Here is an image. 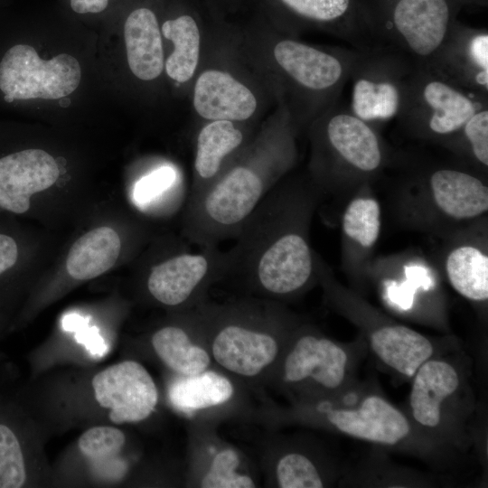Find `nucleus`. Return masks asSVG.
<instances>
[{"label": "nucleus", "instance_id": "f257e3e1", "mask_svg": "<svg viewBox=\"0 0 488 488\" xmlns=\"http://www.w3.org/2000/svg\"><path fill=\"white\" fill-rule=\"evenodd\" d=\"M204 191L189 198L184 234L198 247L236 239L266 194L293 166L300 129L282 105Z\"/></svg>", "mask_w": 488, "mask_h": 488}, {"label": "nucleus", "instance_id": "f03ea898", "mask_svg": "<svg viewBox=\"0 0 488 488\" xmlns=\"http://www.w3.org/2000/svg\"><path fill=\"white\" fill-rule=\"evenodd\" d=\"M307 199L280 181L249 215L228 250L224 279L267 300L294 295L310 280L314 259L304 222Z\"/></svg>", "mask_w": 488, "mask_h": 488}, {"label": "nucleus", "instance_id": "7ed1b4c3", "mask_svg": "<svg viewBox=\"0 0 488 488\" xmlns=\"http://www.w3.org/2000/svg\"><path fill=\"white\" fill-rule=\"evenodd\" d=\"M233 43L299 128L338 102L358 56L357 49L309 44L279 29L250 32Z\"/></svg>", "mask_w": 488, "mask_h": 488}, {"label": "nucleus", "instance_id": "20e7f679", "mask_svg": "<svg viewBox=\"0 0 488 488\" xmlns=\"http://www.w3.org/2000/svg\"><path fill=\"white\" fill-rule=\"evenodd\" d=\"M213 360L242 379L266 374L280 353V317L267 300L194 307Z\"/></svg>", "mask_w": 488, "mask_h": 488}, {"label": "nucleus", "instance_id": "39448f33", "mask_svg": "<svg viewBox=\"0 0 488 488\" xmlns=\"http://www.w3.org/2000/svg\"><path fill=\"white\" fill-rule=\"evenodd\" d=\"M458 0H371L363 3L374 45L429 67L455 23Z\"/></svg>", "mask_w": 488, "mask_h": 488}, {"label": "nucleus", "instance_id": "423d86ee", "mask_svg": "<svg viewBox=\"0 0 488 488\" xmlns=\"http://www.w3.org/2000/svg\"><path fill=\"white\" fill-rule=\"evenodd\" d=\"M204 53L192 83V105L199 118L251 125L262 111L270 91L250 70L233 42Z\"/></svg>", "mask_w": 488, "mask_h": 488}, {"label": "nucleus", "instance_id": "0eeeda50", "mask_svg": "<svg viewBox=\"0 0 488 488\" xmlns=\"http://www.w3.org/2000/svg\"><path fill=\"white\" fill-rule=\"evenodd\" d=\"M487 99L429 67L417 66L397 117L420 136L448 139L475 112L487 107Z\"/></svg>", "mask_w": 488, "mask_h": 488}, {"label": "nucleus", "instance_id": "6e6552de", "mask_svg": "<svg viewBox=\"0 0 488 488\" xmlns=\"http://www.w3.org/2000/svg\"><path fill=\"white\" fill-rule=\"evenodd\" d=\"M315 175L367 174L383 163V149L371 125L337 102L309 124Z\"/></svg>", "mask_w": 488, "mask_h": 488}, {"label": "nucleus", "instance_id": "1a4fd4ad", "mask_svg": "<svg viewBox=\"0 0 488 488\" xmlns=\"http://www.w3.org/2000/svg\"><path fill=\"white\" fill-rule=\"evenodd\" d=\"M417 66L403 53L385 46L358 50L348 80L352 84L350 110L370 124L397 117Z\"/></svg>", "mask_w": 488, "mask_h": 488}, {"label": "nucleus", "instance_id": "9d476101", "mask_svg": "<svg viewBox=\"0 0 488 488\" xmlns=\"http://www.w3.org/2000/svg\"><path fill=\"white\" fill-rule=\"evenodd\" d=\"M81 78L79 61L68 53L44 61L35 49L17 44L0 61V89L5 101L58 99L72 93Z\"/></svg>", "mask_w": 488, "mask_h": 488}, {"label": "nucleus", "instance_id": "9b49d317", "mask_svg": "<svg viewBox=\"0 0 488 488\" xmlns=\"http://www.w3.org/2000/svg\"><path fill=\"white\" fill-rule=\"evenodd\" d=\"M198 251H182L152 267L146 286L160 304L192 308L202 303L206 291L224 280L228 270V252L218 246L199 247Z\"/></svg>", "mask_w": 488, "mask_h": 488}, {"label": "nucleus", "instance_id": "f8f14e48", "mask_svg": "<svg viewBox=\"0 0 488 488\" xmlns=\"http://www.w3.org/2000/svg\"><path fill=\"white\" fill-rule=\"evenodd\" d=\"M284 21L279 30L290 35L305 28L331 33L354 49L374 45L363 3L361 0H277Z\"/></svg>", "mask_w": 488, "mask_h": 488}, {"label": "nucleus", "instance_id": "ddd939ff", "mask_svg": "<svg viewBox=\"0 0 488 488\" xmlns=\"http://www.w3.org/2000/svg\"><path fill=\"white\" fill-rule=\"evenodd\" d=\"M97 402L109 410L115 424L136 423L149 418L158 402L157 387L147 370L124 361L96 374L91 381Z\"/></svg>", "mask_w": 488, "mask_h": 488}, {"label": "nucleus", "instance_id": "4468645a", "mask_svg": "<svg viewBox=\"0 0 488 488\" xmlns=\"http://www.w3.org/2000/svg\"><path fill=\"white\" fill-rule=\"evenodd\" d=\"M347 363L348 355L340 345L328 338L305 333L285 356L282 378L291 385L310 383L333 390L344 381Z\"/></svg>", "mask_w": 488, "mask_h": 488}, {"label": "nucleus", "instance_id": "2eb2a0df", "mask_svg": "<svg viewBox=\"0 0 488 488\" xmlns=\"http://www.w3.org/2000/svg\"><path fill=\"white\" fill-rule=\"evenodd\" d=\"M457 85L488 98V33L455 22L451 33L429 66Z\"/></svg>", "mask_w": 488, "mask_h": 488}, {"label": "nucleus", "instance_id": "dca6fc26", "mask_svg": "<svg viewBox=\"0 0 488 488\" xmlns=\"http://www.w3.org/2000/svg\"><path fill=\"white\" fill-rule=\"evenodd\" d=\"M252 126L230 120L202 122L194 142L190 197L210 186L253 136Z\"/></svg>", "mask_w": 488, "mask_h": 488}, {"label": "nucleus", "instance_id": "f3484780", "mask_svg": "<svg viewBox=\"0 0 488 488\" xmlns=\"http://www.w3.org/2000/svg\"><path fill=\"white\" fill-rule=\"evenodd\" d=\"M60 174L54 158L42 149L31 148L0 158V207L22 214L30 198L55 183Z\"/></svg>", "mask_w": 488, "mask_h": 488}, {"label": "nucleus", "instance_id": "a211bd4d", "mask_svg": "<svg viewBox=\"0 0 488 488\" xmlns=\"http://www.w3.org/2000/svg\"><path fill=\"white\" fill-rule=\"evenodd\" d=\"M328 421L350 436L393 446L410 432L403 413L385 399L370 395L354 408H336L327 413Z\"/></svg>", "mask_w": 488, "mask_h": 488}, {"label": "nucleus", "instance_id": "6ab92c4d", "mask_svg": "<svg viewBox=\"0 0 488 488\" xmlns=\"http://www.w3.org/2000/svg\"><path fill=\"white\" fill-rule=\"evenodd\" d=\"M203 327L194 308L183 324L165 325L155 331L151 343L159 359L177 376H191L210 368L211 357L204 343Z\"/></svg>", "mask_w": 488, "mask_h": 488}, {"label": "nucleus", "instance_id": "aec40b11", "mask_svg": "<svg viewBox=\"0 0 488 488\" xmlns=\"http://www.w3.org/2000/svg\"><path fill=\"white\" fill-rule=\"evenodd\" d=\"M128 67L135 77L152 81L164 70L163 35L156 13L149 6L134 7L124 23Z\"/></svg>", "mask_w": 488, "mask_h": 488}, {"label": "nucleus", "instance_id": "412c9836", "mask_svg": "<svg viewBox=\"0 0 488 488\" xmlns=\"http://www.w3.org/2000/svg\"><path fill=\"white\" fill-rule=\"evenodd\" d=\"M437 208L456 220L475 218L488 210V188L476 176L456 169L441 168L429 177Z\"/></svg>", "mask_w": 488, "mask_h": 488}, {"label": "nucleus", "instance_id": "4be33fe9", "mask_svg": "<svg viewBox=\"0 0 488 488\" xmlns=\"http://www.w3.org/2000/svg\"><path fill=\"white\" fill-rule=\"evenodd\" d=\"M459 386L455 369L442 360H427L416 371L409 395L414 419L421 426L436 427L441 420L442 403Z\"/></svg>", "mask_w": 488, "mask_h": 488}, {"label": "nucleus", "instance_id": "5701e85b", "mask_svg": "<svg viewBox=\"0 0 488 488\" xmlns=\"http://www.w3.org/2000/svg\"><path fill=\"white\" fill-rule=\"evenodd\" d=\"M160 27L163 37L173 44L164 61L167 76L179 85L192 84L204 55L199 23L192 14L183 13L165 19Z\"/></svg>", "mask_w": 488, "mask_h": 488}, {"label": "nucleus", "instance_id": "b1692460", "mask_svg": "<svg viewBox=\"0 0 488 488\" xmlns=\"http://www.w3.org/2000/svg\"><path fill=\"white\" fill-rule=\"evenodd\" d=\"M370 344L384 364L407 377H413L434 352L427 337L404 325H386L374 330Z\"/></svg>", "mask_w": 488, "mask_h": 488}, {"label": "nucleus", "instance_id": "393cba45", "mask_svg": "<svg viewBox=\"0 0 488 488\" xmlns=\"http://www.w3.org/2000/svg\"><path fill=\"white\" fill-rule=\"evenodd\" d=\"M234 394L230 377L210 368L195 375L177 376L168 389L173 407L185 415L221 407L228 404Z\"/></svg>", "mask_w": 488, "mask_h": 488}, {"label": "nucleus", "instance_id": "a878e982", "mask_svg": "<svg viewBox=\"0 0 488 488\" xmlns=\"http://www.w3.org/2000/svg\"><path fill=\"white\" fill-rule=\"evenodd\" d=\"M120 249V238L113 229L96 228L71 246L66 260L67 271L77 280L94 278L115 265Z\"/></svg>", "mask_w": 488, "mask_h": 488}, {"label": "nucleus", "instance_id": "bb28decb", "mask_svg": "<svg viewBox=\"0 0 488 488\" xmlns=\"http://www.w3.org/2000/svg\"><path fill=\"white\" fill-rule=\"evenodd\" d=\"M446 270L453 288L472 301L488 298V257L473 246H460L452 250L446 261Z\"/></svg>", "mask_w": 488, "mask_h": 488}, {"label": "nucleus", "instance_id": "cd10ccee", "mask_svg": "<svg viewBox=\"0 0 488 488\" xmlns=\"http://www.w3.org/2000/svg\"><path fill=\"white\" fill-rule=\"evenodd\" d=\"M126 442L124 433L112 427H93L78 440V446L90 463L97 474L108 480H117L126 472V464L117 455Z\"/></svg>", "mask_w": 488, "mask_h": 488}, {"label": "nucleus", "instance_id": "c85d7f7f", "mask_svg": "<svg viewBox=\"0 0 488 488\" xmlns=\"http://www.w3.org/2000/svg\"><path fill=\"white\" fill-rule=\"evenodd\" d=\"M241 455L237 449L230 446L215 448L198 477V485L202 488L256 487L251 475L241 472Z\"/></svg>", "mask_w": 488, "mask_h": 488}, {"label": "nucleus", "instance_id": "c756f323", "mask_svg": "<svg viewBox=\"0 0 488 488\" xmlns=\"http://www.w3.org/2000/svg\"><path fill=\"white\" fill-rule=\"evenodd\" d=\"M343 229L347 237L361 246L371 247L380 229V209L377 201L365 197L352 200L343 213Z\"/></svg>", "mask_w": 488, "mask_h": 488}, {"label": "nucleus", "instance_id": "7c9ffc66", "mask_svg": "<svg viewBox=\"0 0 488 488\" xmlns=\"http://www.w3.org/2000/svg\"><path fill=\"white\" fill-rule=\"evenodd\" d=\"M27 478L22 441L6 419L0 416V488L23 487Z\"/></svg>", "mask_w": 488, "mask_h": 488}, {"label": "nucleus", "instance_id": "2f4dec72", "mask_svg": "<svg viewBox=\"0 0 488 488\" xmlns=\"http://www.w3.org/2000/svg\"><path fill=\"white\" fill-rule=\"evenodd\" d=\"M275 480L281 488H322L323 478L314 463L306 455L290 452L275 465Z\"/></svg>", "mask_w": 488, "mask_h": 488}, {"label": "nucleus", "instance_id": "473e14b6", "mask_svg": "<svg viewBox=\"0 0 488 488\" xmlns=\"http://www.w3.org/2000/svg\"><path fill=\"white\" fill-rule=\"evenodd\" d=\"M451 137L463 140L467 151L483 167L488 165V108L475 112ZM450 137V138H451Z\"/></svg>", "mask_w": 488, "mask_h": 488}, {"label": "nucleus", "instance_id": "72a5a7b5", "mask_svg": "<svg viewBox=\"0 0 488 488\" xmlns=\"http://www.w3.org/2000/svg\"><path fill=\"white\" fill-rule=\"evenodd\" d=\"M174 178L169 167H163L141 179L136 185L134 196L137 202H145L166 189Z\"/></svg>", "mask_w": 488, "mask_h": 488}, {"label": "nucleus", "instance_id": "f704fd0d", "mask_svg": "<svg viewBox=\"0 0 488 488\" xmlns=\"http://www.w3.org/2000/svg\"><path fill=\"white\" fill-rule=\"evenodd\" d=\"M83 319L77 314L67 315L63 318V328L69 331L79 332L75 337L79 343H83L86 348L94 355H103L106 352L107 346L99 336L98 330L93 328H82L80 324Z\"/></svg>", "mask_w": 488, "mask_h": 488}, {"label": "nucleus", "instance_id": "c9c22d12", "mask_svg": "<svg viewBox=\"0 0 488 488\" xmlns=\"http://www.w3.org/2000/svg\"><path fill=\"white\" fill-rule=\"evenodd\" d=\"M18 258V247L15 240L7 235L0 234V276L9 270Z\"/></svg>", "mask_w": 488, "mask_h": 488}, {"label": "nucleus", "instance_id": "e433bc0d", "mask_svg": "<svg viewBox=\"0 0 488 488\" xmlns=\"http://www.w3.org/2000/svg\"><path fill=\"white\" fill-rule=\"evenodd\" d=\"M111 0H69V5L78 14H99L105 12Z\"/></svg>", "mask_w": 488, "mask_h": 488}, {"label": "nucleus", "instance_id": "4c0bfd02", "mask_svg": "<svg viewBox=\"0 0 488 488\" xmlns=\"http://www.w3.org/2000/svg\"><path fill=\"white\" fill-rule=\"evenodd\" d=\"M460 4H463V3H471V2H475L477 4H484L486 0H458Z\"/></svg>", "mask_w": 488, "mask_h": 488}]
</instances>
